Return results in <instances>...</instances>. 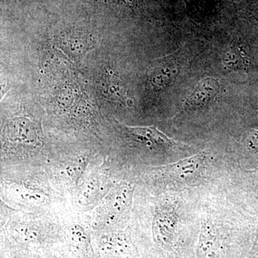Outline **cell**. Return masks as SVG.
Listing matches in <instances>:
<instances>
[{
  "label": "cell",
  "mask_w": 258,
  "mask_h": 258,
  "mask_svg": "<svg viewBox=\"0 0 258 258\" xmlns=\"http://www.w3.org/2000/svg\"><path fill=\"white\" fill-rule=\"evenodd\" d=\"M132 189L130 186H125L115 196L111 205V217L118 215L124 209L132 196Z\"/></svg>",
  "instance_id": "8"
},
{
  "label": "cell",
  "mask_w": 258,
  "mask_h": 258,
  "mask_svg": "<svg viewBox=\"0 0 258 258\" xmlns=\"http://www.w3.org/2000/svg\"><path fill=\"white\" fill-rule=\"evenodd\" d=\"M178 219L176 207L164 205L158 209L153 223V235L157 243L168 245L172 242Z\"/></svg>",
  "instance_id": "1"
},
{
  "label": "cell",
  "mask_w": 258,
  "mask_h": 258,
  "mask_svg": "<svg viewBox=\"0 0 258 258\" xmlns=\"http://www.w3.org/2000/svg\"><path fill=\"white\" fill-rule=\"evenodd\" d=\"M71 235L75 243L81 246H86L88 243V236L84 229L79 225H74L71 227Z\"/></svg>",
  "instance_id": "9"
},
{
  "label": "cell",
  "mask_w": 258,
  "mask_h": 258,
  "mask_svg": "<svg viewBox=\"0 0 258 258\" xmlns=\"http://www.w3.org/2000/svg\"><path fill=\"white\" fill-rule=\"evenodd\" d=\"M220 88V83L217 79L213 78L202 79L186 97L184 105L187 108L205 106L216 98Z\"/></svg>",
  "instance_id": "2"
},
{
  "label": "cell",
  "mask_w": 258,
  "mask_h": 258,
  "mask_svg": "<svg viewBox=\"0 0 258 258\" xmlns=\"http://www.w3.org/2000/svg\"><path fill=\"white\" fill-rule=\"evenodd\" d=\"M247 145L252 151L258 153V130H253L249 133Z\"/></svg>",
  "instance_id": "10"
},
{
  "label": "cell",
  "mask_w": 258,
  "mask_h": 258,
  "mask_svg": "<svg viewBox=\"0 0 258 258\" xmlns=\"http://www.w3.org/2000/svg\"><path fill=\"white\" fill-rule=\"evenodd\" d=\"M179 71V64L176 58L164 59L153 70L150 75L151 82L159 88L169 86L175 81Z\"/></svg>",
  "instance_id": "3"
},
{
  "label": "cell",
  "mask_w": 258,
  "mask_h": 258,
  "mask_svg": "<svg viewBox=\"0 0 258 258\" xmlns=\"http://www.w3.org/2000/svg\"><path fill=\"white\" fill-rule=\"evenodd\" d=\"M255 258H258V255L256 256Z\"/></svg>",
  "instance_id": "11"
},
{
  "label": "cell",
  "mask_w": 258,
  "mask_h": 258,
  "mask_svg": "<svg viewBox=\"0 0 258 258\" xmlns=\"http://www.w3.org/2000/svg\"><path fill=\"white\" fill-rule=\"evenodd\" d=\"M205 159V153L196 154L176 162L170 166L171 172L179 178L189 177L196 174L201 169Z\"/></svg>",
  "instance_id": "6"
},
{
  "label": "cell",
  "mask_w": 258,
  "mask_h": 258,
  "mask_svg": "<svg viewBox=\"0 0 258 258\" xmlns=\"http://www.w3.org/2000/svg\"><path fill=\"white\" fill-rule=\"evenodd\" d=\"M131 135L140 141H147L156 145L166 148L177 147L179 144L155 127H124Z\"/></svg>",
  "instance_id": "4"
},
{
  "label": "cell",
  "mask_w": 258,
  "mask_h": 258,
  "mask_svg": "<svg viewBox=\"0 0 258 258\" xmlns=\"http://www.w3.org/2000/svg\"><path fill=\"white\" fill-rule=\"evenodd\" d=\"M222 62L227 69L231 71L245 70L249 64L243 47L240 44L234 43L225 51Z\"/></svg>",
  "instance_id": "7"
},
{
  "label": "cell",
  "mask_w": 258,
  "mask_h": 258,
  "mask_svg": "<svg viewBox=\"0 0 258 258\" xmlns=\"http://www.w3.org/2000/svg\"><path fill=\"white\" fill-rule=\"evenodd\" d=\"M198 258H218V242L212 226L205 223L202 227L198 248Z\"/></svg>",
  "instance_id": "5"
}]
</instances>
